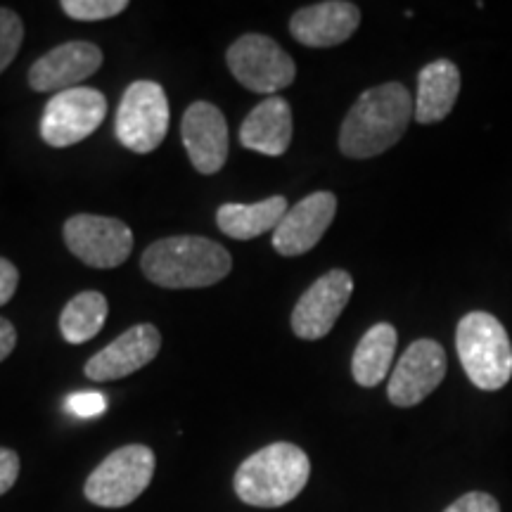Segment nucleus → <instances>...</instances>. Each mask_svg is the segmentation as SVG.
I'll return each instance as SVG.
<instances>
[{"label":"nucleus","instance_id":"7","mask_svg":"<svg viewBox=\"0 0 512 512\" xmlns=\"http://www.w3.org/2000/svg\"><path fill=\"white\" fill-rule=\"evenodd\" d=\"M228 67L235 81L249 91L261 95H275L292 86L297 76V64L273 38L261 34H247L228 48Z\"/></svg>","mask_w":512,"mask_h":512},{"label":"nucleus","instance_id":"17","mask_svg":"<svg viewBox=\"0 0 512 512\" xmlns=\"http://www.w3.org/2000/svg\"><path fill=\"white\" fill-rule=\"evenodd\" d=\"M292 110L290 102L271 95L247 114L240 126V143L247 150L261 152L266 157L285 155L292 143Z\"/></svg>","mask_w":512,"mask_h":512},{"label":"nucleus","instance_id":"19","mask_svg":"<svg viewBox=\"0 0 512 512\" xmlns=\"http://www.w3.org/2000/svg\"><path fill=\"white\" fill-rule=\"evenodd\" d=\"M290 211L285 197L275 195L256 204H223L216 211V223L221 233L233 240H254L259 235L275 230Z\"/></svg>","mask_w":512,"mask_h":512},{"label":"nucleus","instance_id":"11","mask_svg":"<svg viewBox=\"0 0 512 512\" xmlns=\"http://www.w3.org/2000/svg\"><path fill=\"white\" fill-rule=\"evenodd\" d=\"M351 294H354V278L342 268L328 271L313 283L292 311V330L299 339L328 337L335 323L347 309Z\"/></svg>","mask_w":512,"mask_h":512},{"label":"nucleus","instance_id":"28","mask_svg":"<svg viewBox=\"0 0 512 512\" xmlns=\"http://www.w3.org/2000/svg\"><path fill=\"white\" fill-rule=\"evenodd\" d=\"M15 344H17L15 325H12L10 320L0 318V363H3L5 358L15 351Z\"/></svg>","mask_w":512,"mask_h":512},{"label":"nucleus","instance_id":"10","mask_svg":"<svg viewBox=\"0 0 512 512\" xmlns=\"http://www.w3.org/2000/svg\"><path fill=\"white\" fill-rule=\"evenodd\" d=\"M446 351L434 339H415L389 377L387 396L396 408H413L430 396L446 377Z\"/></svg>","mask_w":512,"mask_h":512},{"label":"nucleus","instance_id":"21","mask_svg":"<svg viewBox=\"0 0 512 512\" xmlns=\"http://www.w3.org/2000/svg\"><path fill=\"white\" fill-rule=\"evenodd\" d=\"M110 304L107 297L100 292H81L62 309L60 332L69 344H83L88 339L98 337V332L105 325Z\"/></svg>","mask_w":512,"mask_h":512},{"label":"nucleus","instance_id":"12","mask_svg":"<svg viewBox=\"0 0 512 512\" xmlns=\"http://www.w3.org/2000/svg\"><path fill=\"white\" fill-rule=\"evenodd\" d=\"M102 67V50L95 43H62L31 64L29 86L36 93H62L79 88L81 81Z\"/></svg>","mask_w":512,"mask_h":512},{"label":"nucleus","instance_id":"24","mask_svg":"<svg viewBox=\"0 0 512 512\" xmlns=\"http://www.w3.org/2000/svg\"><path fill=\"white\" fill-rule=\"evenodd\" d=\"M444 512H501V505L486 491H470L448 505Z\"/></svg>","mask_w":512,"mask_h":512},{"label":"nucleus","instance_id":"8","mask_svg":"<svg viewBox=\"0 0 512 512\" xmlns=\"http://www.w3.org/2000/svg\"><path fill=\"white\" fill-rule=\"evenodd\" d=\"M107 117L105 95L95 88H72L48 100L41 117V138L50 147H69L86 140Z\"/></svg>","mask_w":512,"mask_h":512},{"label":"nucleus","instance_id":"9","mask_svg":"<svg viewBox=\"0 0 512 512\" xmlns=\"http://www.w3.org/2000/svg\"><path fill=\"white\" fill-rule=\"evenodd\" d=\"M64 245L91 268H117L133 252V233L112 216L76 214L64 223Z\"/></svg>","mask_w":512,"mask_h":512},{"label":"nucleus","instance_id":"25","mask_svg":"<svg viewBox=\"0 0 512 512\" xmlns=\"http://www.w3.org/2000/svg\"><path fill=\"white\" fill-rule=\"evenodd\" d=\"M69 411L79 418H95V415L105 413L107 408V399L98 392H81V394H72L67 401Z\"/></svg>","mask_w":512,"mask_h":512},{"label":"nucleus","instance_id":"6","mask_svg":"<svg viewBox=\"0 0 512 512\" xmlns=\"http://www.w3.org/2000/svg\"><path fill=\"white\" fill-rule=\"evenodd\" d=\"M114 133L126 150L147 155L169 133V100L155 81H136L126 88L117 110Z\"/></svg>","mask_w":512,"mask_h":512},{"label":"nucleus","instance_id":"3","mask_svg":"<svg viewBox=\"0 0 512 512\" xmlns=\"http://www.w3.org/2000/svg\"><path fill=\"white\" fill-rule=\"evenodd\" d=\"M311 460L299 446L278 441L249 456L235 472L233 486L242 503L254 508H283L304 491Z\"/></svg>","mask_w":512,"mask_h":512},{"label":"nucleus","instance_id":"23","mask_svg":"<svg viewBox=\"0 0 512 512\" xmlns=\"http://www.w3.org/2000/svg\"><path fill=\"white\" fill-rule=\"evenodd\" d=\"M24 41V24L17 12L0 8V74L10 67Z\"/></svg>","mask_w":512,"mask_h":512},{"label":"nucleus","instance_id":"4","mask_svg":"<svg viewBox=\"0 0 512 512\" xmlns=\"http://www.w3.org/2000/svg\"><path fill=\"white\" fill-rule=\"evenodd\" d=\"M456 349L467 380L482 392H498L512 377V344L503 323L486 311L460 318Z\"/></svg>","mask_w":512,"mask_h":512},{"label":"nucleus","instance_id":"14","mask_svg":"<svg viewBox=\"0 0 512 512\" xmlns=\"http://www.w3.org/2000/svg\"><path fill=\"white\" fill-rule=\"evenodd\" d=\"M181 138L200 174H219L228 159V124L219 107L211 102H192L183 114Z\"/></svg>","mask_w":512,"mask_h":512},{"label":"nucleus","instance_id":"20","mask_svg":"<svg viewBox=\"0 0 512 512\" xmlns=\"http://www.w3.org/2000/svg\"><path fill=\"white\" fill-rule=\"evenodd\" d=\"M396 342H399V335L392 323H377L361 337L351 358V375L361 387L373 389L389 375Z\"/></svg>","mask_w":512,"mask_h":512},{"label":"nucleus","instance_id":"16","mask_svg":"<svg viewBox=\"0 0 512 512\" xmlns=\"http://www.w3.org/2000/svg\"><path fill=\"white\" fill-rule=\"evenodd\" d=\"M361 24V10L347 0H325L297 10L290 19V34L306 48H332L349 41Z\"/></svg>","mask_w":512,"mask_h":512},{"label":"nucleus","instance_id":"27","mask_svg":"<svg viewBox=\"0 0 512 512\" xmlns=\"http://www.w3.org/2000/svg\"><path fill=\"white\" fill-rule=\"evenodd\" d=\"M19 285V271L12 261L0 256V306H5L15 297Z\"/></svg>","mask_w":512,"mask_h":512},{"label":"nucleus","instance_id":"5","mask_svg":"<svg viewBox=\"0 0 512 512\" xmlns=\"http://www.w3.org/2000/svg\"><path fill=\"white\" fill-rule=\"evenodd\" d=\"M157 458L143 444L121 446L86 479L83 494L98 508H126L150 486Z\"/></svg>","mask_w":512,"mask_h":512},{"label":"nucleus","instance_id":"26","mask_svg":"<svg viewBox=\"0 0 512 512\" xmlns=\"http://www.w3.org/2000/svg\"><path fill=\"white\" fill-rule=\"evenodd\" d=\"M19 477V456L10 448H0V496L8 494Z\"/></svg>","mask_w":512,"mask_h":512},{"label":"nucleus","instance_id":"18","mask_svg":"<svg viewBox=\"0 0 512 512\" xmlns=\"http://www.w3.org/2000/svg\"><path fill=\"white\" fill-rule=\"evenodd\" d=\"M460 95V69L451 60H434L418 74L415 121L422 126L439 124L456 107Z\"/></svg>","mask_w":512,"mask_h":512},{"label":"nucleus","instance_id":"1","mask_svg":"<svg viewBox=\"0 0 512 512\" xmlns=\"http://www.w3.org/2000/svg\"><path fill=\"white\" fill-rule=\"evenodd\" d=\"M415 117L411 93L401 83H382L358 95L339 128V150L349 159H370L392 150Z\"/></svg>","mask_w":512,"mask_h":512},{"label":"nucleus","instance_id":"15","mask_svg":"<svg viewBox=\"0 0 512 512\" xmlns=\"http://www.w3.org/2000/svg\"><path fill=\"white\" fill-rule=\"evenodd\" d=\"M159 349H162V335L155 325H133L86 363V375L93 382L121 380L145 368L159 354Z\"/></svg>","mask_w":512,"mask_h":512},{"label":"nucleus","instance_id":"2","mask_svg":"<svg viewBox=\"0 0 512 512\" xmlns=\"http://www.w3.org/2000/svg\"><path fill=\"white\" fill-rule=\"evenodd\" d=\"M145 278L169 290H192L221 283L233 268L219 242L200 235H176L152 242L140 259Z\"/></svg>","mask_w":512,"mask_h":512},{"label":"nucleus","instance_id":"13","mask_svg":"<svg viewBox=\"0 0 512 512\" xmlns=\"http://www.w3.org/2000/svg\"><path fill=\"white\" fill-rule=\"evenodd\" d=\"M337 214V197L328 190L304 197L273 230V249L280 256H302L318 245Z\"/></svg>","mask_w":512,"mask_h":512},{"label":"nucleus","instance_id":"22","mask_svg":"<svg viewBox=\"0 0 512 512\" xmlns=\"http://www.w3.org/2000/svg\"><path fill=\"white\" fill-rule=\"evenodd\" d=\"M64 15L79 22H102L121 15L128 8L126 0H62Z\"/></svg>","mask_w":512,"mask_h":512}]
</instances>
